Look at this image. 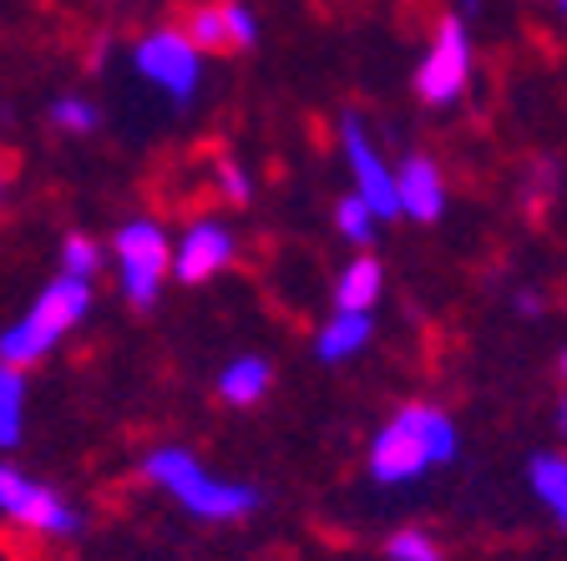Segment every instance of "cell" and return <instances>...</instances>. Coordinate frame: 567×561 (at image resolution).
I'll list each match as a JSON object with an SVG mask.
<instances>
[{"label":"cell","instance_id":"ffe728a7","mask_svg":"<svg viewBox=\"0 0 567 561\" xmlns=\"http://www.w3.org/2000/svg\"><path fill=\"white\" fill-rule=\"evenodd\" d=\"M51 122H56L61 132H92L96 106L82 102V96H56V102H51Z\"/></svg>","mask_w":567,"mask_h":561},{"label":"cell","instance_id":"cb8c5ba5","mask_svg":"<svg viewBox=\"0 0 567 561\" xmlns=\"http://www.w3.org/2000/svg\"><path fill=\"white\" fill-rule=\"evenodd\" d=\"M553 6H557V15H563V21H567V0H553Z\"/></svg>","mask_w":567,"mask_h":561},{"label":"cell","instance_id":"d6986e66","mask_svg":"<svg viewBox=\"0 0 567 561\" xmlns=\"http://www.w3.org/2000/svg\"><path fill=\"white\" fill-rule=\"evenodd\" d=\"M385 557L390 561H441V547L425 531H395L385 541Z\"/></svg>","mask_w":567,"mask_h":561},{"label":"cell","instance_id":"52a82bcc","mask_svg":"<svg viewBox=\"0 0 567 561\" xmlns=\"http://www.w3.org/2000/svg\"><path fill=\"white\" fill-rule=\"evenodd\" d=\"M137 71L173 102H193L203 82V51L183 31H153L137 41Z\"/></svg>","mask_w":567,"mask_h":561},{"label":"cell","instance_id":"7402d4cb","mask_svg":"<svg viewBox=\"0 0 567 561\" xmlns=\"http://www.w3.org/2000/svg\"><path fill=\"white\" fill-rule=\"evenodd\" d=\"M218 187H224V198H228V202H248V193H254L248 173L234 163V157H224V163H218Z\"/></svg>","mask_w":567,"mask_h":561},{"label":"cell","instance_id":"9a60e30c","mask_svg":"<svg viewBox=\"0 0 567 561\" xmlns=\"http://www.w3.org/2000/svg\"><path fill=\"white\" fill-rule=\"evenodd\" d=\"M25 420V380L16 364H0V450H11L21 440Z\"/></svg>","mask_w":567,"mask_h":561},{"label":"cell","instance_id":"8fae6325","mask_svg":"<svg viewBox=\"0 0 567 561\" xmlns=\"http://www.w3.org/2000/svg\"><path fill=\"white\" fill-rule=\"evenodd\" d=\"M365 344H370V314H350V309H340L330 324L319 329L315 360L340 364V360H350V354H360Z\"/></svg>","mask_w":567,"mask_h":561},{"label":"cell","instance_id":"ac0fdd59","mask_svg":"<svg viewBox=\"0 0 567 561\" xmlns=\"http://www.w3.org/2000/svg\"><path fill=\"white\" fill-rule=\"evenodd\" d=\"M102 269V248L92 243V238L71 233L66 248H61V273H76V279H92V273Z\"/></svg>","mask_w":567,"mask_h":561},{"label":"cell","instance_id":"e0dca14e","mask_svg":"<svg viewBox=\"0 0 567 561\" xmlns=\"http://www.w3.org/2000/svg\"><path fill=\"white\" fill-rule=\"evenodd\" d=\"M188 41H193L198 51L234 46V35H228V11H224V6H203V11H193V21H188Z\"/></svg>","mask_w":567,"mask_h":561},{"label":"cell","instance_id":"6da1fadb","mask_svg":"<svg viewBox=\"0 0 567 561\" xmlns=\"http://www.w3.org/2000/svg\"><path fill=\"white\" fill-rule=\"evenodd\" d=\"M446 460H456V420L441 405H405L370 440V476L380 486H411Z\"/></svg>","mask_w":567,"mask_h":561},{"label":"cell","instance_id":"277c9868","mask_svg":"<svg viewBox=\"0 0 567 561\" xmlns=\"http://www.w3.org/2000/svg\"><path fill=\"white\" fill-rule=\"evenodd\" d=\"M173 269V243L157 228L153 218H132L117 228V279L127 304L147 309L157 304V289H163V273Z\"/></svg>","mask_w":567,"mask_h":561},{"label":"cell","instance_id":"484cf974","mask_svg":"<svg viewBox=\"0 0 567 561\" xmlns=\"http://www.w3.org/2000/svg\"><path fill=\"white\" fill-rule=\"evenodd\" d=\"M563 374H567V354H563Z\"/></svg>","mask_w":567,"mask_h":561},{"label":"cell","instance_id":"603a6c76","mask_svg":"<svg viewBox=\"0 0 567 561\" xmlns=\"http://www.w3.org/2000/svg\"><path fill=\"white\" fill-rule=\"evenodd\" d=\"M557 425H563V435H567V399H563V409H557Z\"/></svg>","mask_w":567,"mask_h":561},{"label":"cell","instance_id":"d4e9b609","mask_svg":"<svg viewBox=\"0 0 567 561\" xmlns=\"http://www.w3.org/2000/svg\"><path fill=\"white\" fill-rule=\"evenodd\" d=\"M461 6H466V11H476V6H482V0H461Z\"/></svg>","mask_w":567,"mask_h":561},{"label":"cell","instance_id":"7a4b0ae2","mask_svg":"<svg viewBox=\"0 0 567 561\" xmlns=\"http://www.w3.org/2000/svg\"><path fill=\"white\" fill-rule=\"evenodd\" d=\"M147 480L163 486L183 511L203 516V521H238V516H254L259 511V491L244 486V480H224L213 476L198 456H188L183 445H157L153 456L142 460Z\"/></svg>","mask_w":567,"mask_h":561},{"label":"cell","instance_id":"5bb4252c","mask_svg":"<svg viewBox=\"0 0 567 561\" xmlns=\"http://www.w3.org/2000/svg\"><path fill=\"white\" fill-rule=\"evenodd\" d=\"M264 389H269V364H264L259 354H244V360H234L218 374L224 405H254V399H264Z\"/></svg>","mask_w":567,"mask_h":561},{"label":"cell","instance_id":"9c48e42d","mask_svg":"<svg viewBox=\"0 0 567 561\" xmlns=\"http://www.w3.org/2000/svg\"><path fill=\"white\" fill-rule=\"evenodd\" d=\"M234 233H228L224 222H193L183 243H173V273L183 283H208L213 273H224L234 263Z\"/></svg>","mask_w":567,"mask_h":561},{"label":"cell","instance_id":"4fadbf2b","mask_svg":"<svg viewBox=\"0 0 567 561\" xmlns=\"http://www.w3.org/2000/svg\"><path fill=\"white\" fill-rule=\"evenodd\" d=\"M380 263L375 258H354L350 269L340 273V283H334V309H350V314H370L380 299Z\"/></svg>","mask_w":567,"mask_h":561},{"label":"cell","instance_id":"2e32d148","mask_svg":"<svg viewBox=\"0 0 567 561\" xmlns=\"http://www.w3.org/2000/svg\"><path fill=\"white\" fill-rule=\"evenodd\" d=\"M375 208H370L360 193H350V198H340V208H334V228H340L350 243H370L375 238Z\"/></svg>","mask_w":567,"mask_h":561},{"label":"cell","instance_id":"30bf717a","mask_svg":"<svg viewBox=\"0 0 567 561\" xmlns=\"http://www.w3.org/2000/svg\"><path fill=\"white\" fill-rule=\"evenodd\" d=\"M395 193H401V212L415 222H436L446 212V183L431 157H405L395 173Z\"/></svg>","mask_w":567,"mask_h":561},{"label":"cell","instance_id":"3957f363","mask_svg":"<svg viewBox=\"0 0 567 561\" xmlns=\"http://www.w3.org/2000/svg\"><path fill=\"white\" fill-rule=\"evenodd\" d=\"M86 309H92V279H76V273L51 279L47 289L35 293V304L0 334V364H16V370H21V364L47 360L71 329L86 319Z\"/></svg>","mask_w":567,"mask_h":561},{"label":"cell","instance_id":"44dd1931","mask_svg":"<svg viewBox=\"0 0 567 561\" xmlns=\"http://www.w3.org/2000/svg\"><path fill=\"white\" fill-rule=\"evenodd\" d=\"M228 35H234V46H254L259 41V21H254V11H248L244 0H228Z\"/></svg>","mask_w":567,"mask_h":561},{"label":"cell","instance_id":"ba28073f","mask_svg":"<svg viewBox=\"0 0 567 561\" xmlns=\"http://www.w3.org/2000/svg\"><path fill=\"white\" fill-rule=\"evenodd\" d=\"M340 147H344V163L354 173V193L375 208V218H401V193H395V173L385 167V157L375 153L365 122L360 117H344L340 127Z\"/></svg>","mask_w":567,"mask_h":561},{"label":"cell","instance_id":"5b68a950","mask_svg":"<svg viewBox=\"0 0 567 561\" xmlns=\"http://www.w3.org/2000/svg\"><path fill=\"white\" fill-rule=\"evenodd\" d=\"M466 82H472V35L451 15L436 25V41L425 46L421 66H415V92H421V102L446 106L466 92Z\"/></svg>","mask_w":567,"mask_h":561},{"label":"cell","instance_id":"8992f818","mask_svg":"<svg viewBox=\"0 0 567 561\" xmlns=\"http://www.w3.org/2000/svg\"><path fill=\"white\" fill-rule=\"evenodd\" d=\"M0 511L11 521H21V527L41 531V537H76L82 531V516L71 511L51 486L31 480L25 470L6 466V460H0Z\"/></svg>","mask_w":567,"mask_h":561},{"label":"cell","instance_id":"7c38bea8","mask_svg":"<svg viewBox=\"0 0 567 561\" xmlns=\"http://www.w3.org/2000/svg\"><path fill=\"white\" fill-rule=\"evenodd\" d=\"M527 486L557 527H567V456H532Z\"/></svg>","mask_w":567,"mask_h":561}]
</instances>
